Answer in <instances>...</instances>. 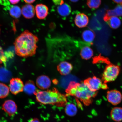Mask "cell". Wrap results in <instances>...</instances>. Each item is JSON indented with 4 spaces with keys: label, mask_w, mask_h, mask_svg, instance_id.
I'll use <instances>...</instances> for the list:
<instances>
[{
    "label": "cell",
    "mask_w": 122,
    "mask_h": 122,
    "mask_svg": "<svg viewBox=\"0 0 122 122\" xmlns=\"http://www.w3.org/2000/svg\"><path fill=\"white\" fill-rule=\"evenodd\" d=\"M39 38L36 35L26 30L19 35L14 43L15 52L20 57L27 58L36 54Z\"/></svg>",
    "instance_id": "cell-1"
},
{
    "label": "cell",
    "mask_w": 122,
    "mask_h": 122,
    "mask_svg": "<svg viewBox=\"0 0 122 122\" xmlns=\"http://www.w3.org/2000/svg\"><path fill=\"white\" fill-rule=\"evenodd\" d=\"M35 95L36 100L42 104L55 105L62 106L67 103L66 95L55 88L46 91L37 90Z\"/></svg>",
    "instance_id": "cell-2"
},
{
    "label": "cell",
    "mask_w": 122,
    "mask_h": 122,
    "mask_svg": "<svg viewBox=\"0 0 122 122\" xmlns=\"http://www.w3.org/2000/svg\"><path fill=\"white\" fill-rule=\"evenodd\" d=\"M68 95L75 96L83 102L90 100L96 95V92L92 91L86 84L71 82L66 90Z\"/></svg>",
    "instance_id": "cell-3"
},
{
    "label": "cell",
    "mask_w": 122,
    "mask_h": 122,
    "mask_svg": "<svg viewBox=\"0 0 122 122\" xmlns=\"http://www.w3.org/2000/svg\"><path fill=\"white\" fill-rule=\"evenodd\" d=\"M120 71V67L118 65L112 64L107 65L102 77L104 83L114 81L118 77Z\"/></svg>",
    "instance_id": "cell-4"
},
{
    "label": "cell",
    "mask_w": 122,
    "mask_h": 122,
    "mask_svg": "<svg viewBox=\"0 0 122 122\" xmlns=\"http://www.w3.org/2000/svg\"><path fill=\"white\" fill-rule=\"evenodd\" d=\"M92 91L96 92L100 89H106L107 86L105 83H103L100 79L95 76L90 77L84 81Z\"/></svg>",
    "instance_id": "cell-5"
},
{
    "label": "cell",
    "mask_w": 122,
    "mask_h": 122,
    "mask_svg": "<svg viewBox=\"0 0 122 122\" xmlns=\"http://www.w3.org/2000/svg\"><path fill=\"white\" fill-rule=\"evenodd\" d=\"M24 86L23 82L22 80L16 78L10 80L9 88L12 93L16 95L23 91Z\"/></svg>",
    "instance_id": "cell-6"
},
{
    "label": "cell",
    "mask_w": 122,
    "mask_h": 122,
    "mask_svg": "<svg viewBox=\"0 0 122 122\" xmlns=\"http://www.w3.org/2000/svg\"><path fill=\"white\" fill-rule=\"evenodd\" d=\"M107 98L108 102L111 104L117 105L121 102L122 96L120 91L113 90L108 92Z\"/></svg>",
    "instance_id": "cell-7"
},
{
    "label": "cell",
    "mask_w": 122,
    "mask_h": 122,
    "mask_svg": "<svg viewBox=\"0 0 122 122\" xmlns=\"http://www.w3.org/2000/svg\"><path fill=\"white\" fill-rule=\"evenodd\" d=\"M2 109L9 116H12L16 113L17 106L14 101L9 100L5 101L3 104Z\"/></svg>",
    "instance_id": "cell-8"
},
{
    "label": "cell",
    "mask_w": 122,
    "mask_h": 122,
    "mask_svg": "<svg viewBox=\"0 0 122 122\" xmlns=\"http://www.w3.org/2000/svg\"><path fill=\"white\" fill-rule=\"evenodd\" d=\"M36 84L38 88L41 90H46L49 88L51 85V80L48 76L42 75L37 78Z\"/></svg>",
    "instance_id": "cell-9"
},
{
    "label": "cell",
    "mask_w": 122,
    "mask_h": 122,
    "mask_svg": "<svg viewBox=\"0 0 122 122\" xmlns=\"http://www.w3.org/2000/svg\"><path fill=\"white\" fill-rule=\"evenodd\" d=\"M35 10L36 16L38 19H44L48 16V8L45 4H40L36 5Z\"/></svg>",
    "instance_id": "cell-10"
},
{
    "label": "cell",
    "mask_w": 122,
    "mask_h": 122,
    "mask_svg": "<svg viewBox=\"0 0 122 122\" xmlns=\"http://www.w3.org/2000/svg\"><path fill=\"white\" fill-rule=\"evenodd\" d=\"M74 22L76 26L79 28H83L88 25L89 19L84 13H80L76 15L75 18Z\"/></svg>",
    "instance_id": "cell-11"
},
{
    "label": "cell",
    "mask_w": 122,
    "mask_h": 122,
    "mask_svg": "<svg viewBox=\"0 0 122 122\" xmlns=\"http://www.w3.org/2000/svg\"><path fill=\"white\" fill-rule=\"evenodd\" d=\"M73 68L72 65L66 61L61 62L57 67L58 71L62 75H68L71 72Z\"/></svg>",
    "instance_id": "cell-12"
},
{
    "label": "cell",
    "mask_w": 122,
    "mask_h": 122,
    "mask_svg": "<svg viewBox=\"0 0 122 122\" xmlns=\"http://www.w3.org/2000/svg\"><path fill=\"white\" fill-rule=\"evenodd\" d=\"M21 10L23 16L27 19L33 18L36 13L35 7L31 4H27L24 5L21 9Z\"/></svg>",
    "instance_id": "cell-13"
},
{
    "label": "cell",
    "mask_w": 122,
    "mask_h": 122,
    "mask_svg": "<svg viewBox=\"0 0 122 122\" xmlns=\"http://www.w3.org/2000/svg\"><path fill=\"white\" fill-rule=\"evenodd\" d=\"M57 12L62 17L68 16L71 11V7L69 5L64 2L63 4L58 6Z\"/></svg>",
    "instance_id": "cell-14"
},
{
    "label": "cell",
    "mask_w": 122,
    "mask_h": 122,
    "mask_svg": "<svg viewBox=\"0 0 122 122\" xmlns=\"http://www.w3.org/2000/svg\"><path fill=\"white\" fill-rule=\"evenodd\" d=\"M37 90L34 82L31 80L28 81L24 85L23 91L28 95H35Z\"/></svg>",
    "instance_id": "cell-15"
},
{
    "label": "cell",
    "mask_w": 122,
    "mask_h": 122,
    "mask_svg": "<svg viewBox=\"0 0 122 122\" xmlns=\"http://www.w3.org/2000/svg\"><path fill=\"white\" fill-rule=\"evenodd\" d=\"M111 118L114 121L120 122L122 121V108L115 107L111 110Z\"/></svg>",
    "instance_id": "cell-16"
},
{
    "label": "cell",
    "mask_w": 122,
    "mask_h": 122,
    "mask_svg": "<svg viewBox=\"0 0 122 122\" xmlns=\"http://www.w3.org/2000/svg\"><path fill=\"white\" fill-rule=\"evenodd\" d=\"M122 16V3L119 4L113 9L109 10L107 12L106 18L111 16Z\"/></svg>",
    "instance_id": "cell-17"
},
{
    "label": "cell",
    "mask_w": 122,
    "mask_h": 122,
    "mask_svg": "<svg viewBox=\"0 0 122 122\" xmlns=\"http://www.w3.org/2000/svg\"><path fill=\"white\" fill-rule=\"evenodd\" d=\"M80 55L82 59L87 60L90 59L93 56V51L89 47L85 46L81 50Z\"/></svg>",
    "instance_id": "cell-18"
},
{
    "label": "cell",
    "mask_w": 122,
    "mask_h": 122,
    "mask_svg": "<svg viewBox=\"0 0 122 122\" xmlns=\"http://www.w3.org/2000/svg\"><path fill=\"white\" fill-rule=\"evenodd\" d=\"M108 24L111 28L117 29L119 28L121 25V20L118 17L112 16L106 18Z\"/></svg>",
    "instance_id": "cell-19"
},
{
    "label": "cell",
    "mask_w": 122,
    "mask_h": 122,
    "mask_svg": "<svg viewBox=\"0 0 122 122\" xmlns=\"http://www.w3.org/2000/svg\"><path fill=\"white\" fill-rule=\"evenodd\" d=\"M82 37L85 42L88 43H92L95 39V33L92 30H86L82 33Z\"/></svg>",
    "instance_id": "cell-20"
},
{
    "label": "cell",
    "mask_w": 122,
    "mask_h": 122,
    "mask_svg": "<svg viewBox=\"0 0 122 122\" xmlns=\"http://www.w3.org/2000/svg\"><path fill=\"white\" fill-rule=\"evenodd\" d=\"M77 106L74 103H69L66 106L65 111L67 115L73 117L76 115L77 112Z\"/></svg>",
    "instance_id": "cell-21"
},
{
    "label": "cell",
    "mask_w": 122,
    "mask_h": 122,
    "mask_svg": "<svg viewBox=\"0 0 122 122\" xmlns=\"http://www.w3.org/2000/svg\"><path fill=\"white\" fill-rule=\"evenodd\" d=\"M9 13L12 17L15 19H19L22 15L21 9L17 5L11 6L9 9Z\"/></svg>",
    "instance_id": "cell-22"
},
{
    "label": "cell",
    "mask_w": 122,
    "mask_h": 122,
    "mask_svg": "<svg viewBox=\"0 0 122 122\" xmlns=\"http://www.w3.org/2000/svg\"><path fill=\"white\" fill-rule=\"evenodd\" d=\"M11 74L10 71L4 68H0V80L7 82L11 78Z\"/></svg>",
    "instance_id": "cell-23"
},
{
    "label": "cell",
    "mask_w": 122,
    "mask_h": 122,
    "mask_svg": "<svg viewBox=\"0 0 122 122\" xmlns=\"http://www.w3.org/2000/svg\"><path fill=\"white\" fill-rule=\"evenodd\" d=\"M10 91L7 85L3 83H0V98H6L8 95Z\"/></svg>",
    "instance_id": "cell-24"
},
{
    "label": "cell",
    "mask_w": 122,
    "mask_h": 122,
    "mask_svg": "<svg viewBox=\"0 0 122 122\" xmlns=\"http://www.w3.org/2000/svg\"><path fill=\"white\" fill-rule=\"evenodd\" d=\"M101 0H87V4L90 8L97 9L101 4Z\"/></svg>",
    "instance_id": "cell-25"
},
{
    "label": "cell",
    "mask_w": 122,
    "mask_h": 122,
    "mask_svg": "<svg viewBox=\"0 0 122 122\" xmlns=\"http://www.w3.org/2000/svg\"><path fill=\"white\" fill-rule=\"evenodd\" d=\"M6 60V58L5 56L2 47L0 46V65L5 61Z\"/></svg>",
    "instance_id": "cell-26"
},
{
    "label": "cell",
    "mask_w": 122,
    "mask_h": 122,
    "mask_svg": "<svg viewBox=\"0 0 122 122\" xmlns=\"http://www.w3.org/2000/svg\"><path fill=\"white\" fill-rule=\"evenodd\" d=\"M54 4L56 6H59L63 4L64 2L63 0H53Z\"/></svg>",
    "instance_id": "cell-27"
},
{
    "label": "cell",
    "mask_w": 122,
    "mask_h": 122,
    "mask_svg": "<svg viewBox=\"0 0 122 122\" xmlns=\"http://www.w3.org/2000/svg\"><path fill=\"white\" fill-rule=\"evenodd\" d=\"M0 3L5 6H9L8 2L7 0H0Z\"/></svg>",
    "instance_id": "cell-28"
},
{
    "label": "cell",
    "mask_w": 122,
    "mask_h": 122,
    "mask_svg": "<svg viewBox=\"0 0 122 122\" xmlns=\"http://www.w3.org/2000/svg\"><path fill=\"white\" fill-rule=\"evenodd\" d=\"M12 4H16L19 3L20 0H8Z\"/></svg>",
    "instance_id": "cell-29"
},
{
    "label": "cell",
    "mask_w": 122,
    "mask_h": 122,
    "mask_svg": "<svg viewBox=\"0 0 122 122\" xmlns=\"http://www.w3.org/2000/svg\"><path fill=\"white\" fill-rule=\"evenodd\" d=\"M24 0L26 3L30 4L35 2L36 0Z\"/></svg>",
    "instance_id": "cell-30"
},
{
    "label": "cell",
    "mask_w": 122,
    "mask_h": 122,
    "mask_svg": "<svg viewBox=\"0 0 122 122\" xmlns=\"http://www.w3.org/2000/svg\"><path fill=\"white\" fill-rule=\"evenodd\" d=\"M28 122H40L37 118H33L30 119Z\"/></svg>",
    "instance_id": "cell-31"
},
{
    "label": "cell",
    "mask_w": 122,
    "mask_h": 122,
    "mask_svg": "<svg viewBox=\"0 0 122 122\" xmlns=\"http://www.w3.org/2000/svg\"><path fill=\"white\" fill-rule=\"evenodd\" d=\"M114 2L117 4H120L122 3V0H112Z\"/></svg>",
    "instance_id": "cell-32"
},
{
    "label": "cell",
    "mask_w": 122,
    "mask_h": 122,
    "mask_svg": "<svg viewBox=\"0 0 122 122\" xmlns=\"http://www.w3.org/2000/svg\"><path fill=\"white\" fill-rule=\"evenodd\" d=\"M69 0L73 2H76L78 1L79 0Z\"/></svg>",
    "instance_id": "cell-33"
},
{
    "label": "cell",
    "mask_w": 122,
    "mask_h": 122,
    "mask_svg": "<svg viewBox=\"0 0 122 122\" xmlns=\"http://www.w3.org/2000/svg\"></svg>",
    "instance_id": "cell-34"
}]
</instances>
